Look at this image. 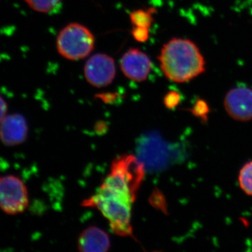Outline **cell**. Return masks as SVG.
<instances>
[{"label": "cell", "instance_id": "cell-1", "mask_svg": "<svg viewBox=\"0 0 252 252\" xmlns=\"http://www.w3.org/2000/svg\"><path fill=\"white\" fill-rule=\"evenodd\" d=\"M136 195L126 179L111 170L96 193L84 200V205L97 208L108 220L115 234L133 237L131 209Z\"/></svg>", "mask_w": 252, "mask_h": 252}, {"label": "cell", "instance_id": "cell-2", "mask_svg": "<svg viewBox=\"0 0 252 252\" xmlns=\"http://www.w3.org/2000/svg\"><path fill=\"white\" fill-rule=\"evenodd\" d=\"M160 69L167 79L187 83L205 72L206 63L198 46L193 41L172 38L164 44L158 56Z\"/></svg>", "mask_w": 252, "mask_h": 252}, {"label": "cell", "instance_id": "cell-3", "mask_svg": "<svg viewBox=\"0 0 252 252\" xmlns=\"http://www.w3.org/2000/svg\"><path fill=\"white\" fill-rule=\"evenodd\" d=\"M58 51L64 59L79 61L94 51V37L87 28L79 23H70L60 32L57 36Z\"/></svg>", "mask_w": 252, "mask_h": 252}, {"label": "cell", "instance_id": "cell-4", "mask_svg": "<svg viewBox=\"0 0 252 252\" xmlns=\"http://www.w3.org/2000/svg\"><path fill=\"white\" fill-rule=\"evenodd\" d=\"M29 204L28 189L14 175L0 177V209L9 215L23 213Z\"/></svg>", "mask_w": 252, "mask_h": 252}, {"label": "cell", "instance_id": "cell-5", "mask_svg": "<svg viewBox=\"0 0 252 252\" xmlns=\"http://www.w3.org/2000/svg\"><path fill=\"white\" fill-rule=\"evenodd\" d=\"M84 76L91 85L106 87L112 84L115 78V61L107 54L94 55L86 63Z\"/></svg>", "mask_w": 252, "mask_h": 252}, {"label": "cell", "instance_id": "cell-6", "mask_svg": "<svg viewBox=\"0 0 252 252\" xmlns=\"http://www.w3.org/2000/svg\"><path fill=\"white\" fill-rule=\"evenodd\" d=\"M224 107L228 115L235 120H252V89L243 86L232 89L225 94Z\"/></svg>", "mask_w": 252, "mask_h": 252}, {"label": "cell", "instance_id": "cell-7", "mask_svg": "<svg viewBox=\"0 0 252 252\" xmlns=\"http://www.w3.org/2000/svg\"><path fill=\"white\" fill-rule=\"evenodd\" d=\"M121 69L130 80L141 82L148 78L152 63L145 53L138 49H130L122 56Z\"/></svg>", "mask_w": 252, "mask_h": 252}, {"label": "cell", "instance_id": "cell-8", "mask_svg": "<svg viewBox=\"0 0 252 252\" xmlns=\"http://www.w3.org/2000/svg\"><path fill=\"white\" fill-rule=\"evenodd\" d=\"M28 134L27 122L21 114L6 115L0 122V139L5 146L14 147L23 144Z\"/></svg>", "mask_w": 252, "mask_h": 252}, {"label": "cell", "instance_id": "cell-9", "mask_svg": "<svg viewBox=\"0 0 252 252\" xmlns=\"http://www.w3.org/2000/svg\"><path fill=\"white\" fill-rule=\"evenodd\" d=\"M78 248L81 252H105L110 248V240L103 230L91 226L81 233L78 240Z\"/></svg>", "mask_w": 252, "mask_h": 252}, {"label": "cell", "instance_id": "cell-10", "mask_svg": "<svg viewBox=\"0 0 252 252\" xmlns=\"http://www.w3.org/2000/svg\"><path fill=\"white\" fill-rule=\"evenodd\" d=\"M157 12L154 8L149 9H139L132 11L130 19L133 27L150 28L154 22L153 15Z\"/></svg>", "mask_w": 252, "mask_h": 252}, {"label": "cell", "instance_id": "cell-11", "mask_svg": "<svg viewBox=\"0 0 252 252\" xmlns=\"http://www.w3.org/2000/svg\"><path fill=\"white\" fill-rule=\"evenodd\" d=\"M239 183L245 193L252 195V161L245 164L240 170Z\"/></svg>", "mask_w": 252, "mask_h": 252}, {"label": "cell", "instance_id": "cell-12", "mask_svg": "<svg viewBox=\"0 0 252 252\" xmlns=\"http://www.w3.org/2000/svg\"><path fill=\"white\" fill-rule=\"evenodd\" d=\"M28 6L39 13H49L61 3V0H25Z\"/></svg>", "mask_w": 252, "mask_h": 252}, {"label": "cell", "instance_id": "cell-13", "mask_svg": "<svg viewBox=\"0 0 252 252\" xmlns=\"http://www.w3.org/2000/svg\"><path fill=\"white\" fill-rule=\"evenodd\" d=\"M190 111L195 117L201 119L203 122H207L210 113V107L206 101L200 99L195 102L193 108L190 109Z\"/></svg>", "mask_w": 252, "mask_h": 252}, {"label": "cell", "instance_id": "cell-14", "mask_svg": "<svg viewBox=\"0 0 252 252\" xmlns=\"http://www.w3.org/2000/svg\"><path fill=\"white\" fill-rule=\"evenodd\" d=\"M181 95L177 91H171L165 94L163 99V103L169 109L176 108L180 103Z\"/></svg>", "mask_w": 252, "mask_h": 252}, {"label": "cell", "instance_id": "cell-15", "mask_svg": "<svg viewBox=\"0 0 252 252\" xmlns=\"http://www.w3.org/2000/svg\"><path fill=\"white\" fill-rule=\"evenodd\" d=\"M149 28L133 27L132 30V35L134 39L139 42H145L148 40L149 36Z\"/></svg>", "mask_w": 252, "mask_h": 252}, {"label": "cell", "instance_id": "cell-16", "mask_svg": "<svg viewBox=\"0 0 252 252\" xmlns=\"http://www.w3.org/2000/svg\"><path fill=\"white\" fill-rule=\"evenodd\" d=\"M8 104L5 99L1 96H0V122L6 116L7 112Z\"/></svg>", "mask_w": 252, "mask_h": 252}]
</instances>
